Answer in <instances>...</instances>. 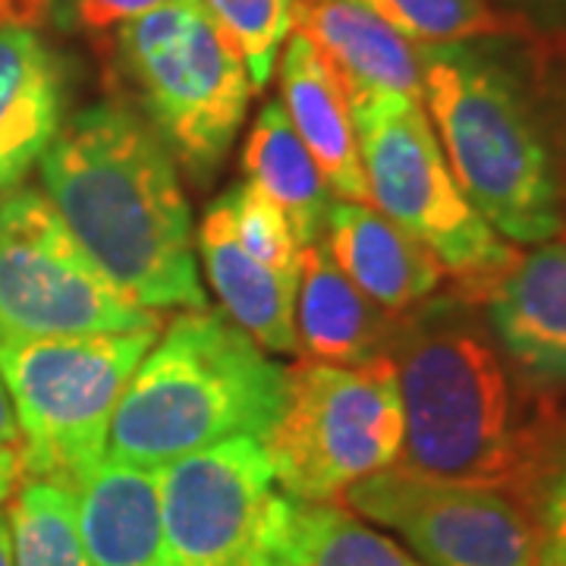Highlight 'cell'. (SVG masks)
Listing matches in <instances>:
<instances>
[{"mask_svg": "<svg viewBox=\"0 0 566 566\" xmlns=\"http://www.w3.org/2000/svg\"><path fill=\"white\" fill-rule=\"evenodd\" d=\"M475 305L431 296L397 318L390 359L403 400L400 460L424 475L497 488L528 506L564 444L551 441Z\"/></svg>", "mask_w": 566, "mask_h": 566, "instance_id": "obj_1", "label": "cell"}, {"mask_svg": "<svg viewBox=\"0 0 566 566\" xmlns=\"http://www.w3.org/2000/svg\"><path fill=\"white\" fill-rule=\"evenodd\" d=\"M48 202L111 281L136 303L208 308L177 161L120 102L82 107L39 161Z\"/></svg>", "mask_w": 566, "mask_h": 566, "instance_id": "obj_2", "label": "cell"}, {"mask_svg": "<svg viewBox=\"0 0 566 566\" xmlns=\"http://www.w3.org/2000/svg\"><path fill=\"white\" fill-rule=\"evenodd\" d=\"M286 368L245 331L192 308L148 346L114 409L107 460L161 469L233 438L264 441L281 412Z\"/></svg>", "mask_w": 566, "mask_h": 566, "instance_id": "obj_3", "label": "cell"}, {"mask_svg": "<svg viewBox=\"0 0 566 566\" xmlns=\"http://www.w3.org/2000/svg\"><path fill=\"white\" fill-rule=\"evenodd\" d=\"M419 61L424 114L465 199L510 243L554 240L560 174L520 80L469 41L422 44Z\"/></svg>", "mask_w": 566, "mask_h": 566, "instance_id": "obj_4", "label": "cell"}, {"mask_svg": "<svg viewBox=\"0 0 566 566\" xmlns=\"http://www.w3.org/2000/svg\"><path fill=\"white\" fill-rule=\"evenodd\" d=\"M145 123L196 182L227 161L252 102L243 54L205 0H167L114 29Z\"/></svg>", "mask_w": 566, "mask_h": 566, "instance_id": "obj_5", "label": "cell"}, {"mask_svg": "<svg viewBox=\"0 0 566 566\" xmlns=\"http://www.w3.org/2000/svg\"><path fill=\"white\" fill-rule=\"evenodd\" d=\"M368 205L441 262L460 296L482 303L516 262V249L475 211L447 164L424 104L381 95L353 111Z\"/></svg>", "mask_w": 566, "mask_h": 566, "instance_id": "obj_6", "label": "cell"}, {"mask_svg": "<svg viewBox=\"0 0 566 566\" xmlns=\"http://www.w3.org/2000/svg\"><path fill=\"white\" fill-rule=\"evenodd\" d=\"M158 327L0 344V375L20 422L22 479L73 491L107 460L114 409Z\"/></svg>", "mask_w": 566, "mask_h": 566, "instance_id": "obj_7", "label": "cell"}, {"mask_svg": "<svg viewBox=\"0 0 566 566\" xmlns=\"http://www.w3.org/2000/svg\"><path fill=\"white\" fill-rule=\"evenodd\" d=\"M274 479L300 504H327L403 453L394 359L286 368L281 412L262 441Z\"/></svg>", "mask_w": 566, "mask_h": 566, "instance_id": "obj_8", "label": "cell"}, {"mask_svg": "<svg viewBox=\"0 0 566 566\" xmlns=\"http://www.w3.org/2000/svg\"><path fill=\"white\" fill-rule=\"evenodd\" d=\"M88 259L39 189L0 199V344L158 327Z\"/></svg>", "mask_w": 566, "mask_h": 566, "instance_id": "obj_9", "label": "cell"}, {"mask_svg": "<svg viewBox=\"0 0 566 566\" xmlns=\"http://www.w3.org/2000/svg\"><path fill=\"white\" fill-rule=\"evenodd\" d=\"M161 566H274L293 510L259 438L205 447L158 469Z\"/></svg>", "mask_w": 566, "mask_h": 566, "instance_id": "obj_10", "label": "cell"}, {"mask_svg": "<svg viewBox=\"0 0 566 566\" xmlns=\"http://www.w3.org/2000/svg\"><path fill=\"white\" fill-rule=\"evenodd\" d=\"M346 506L400 535L428 566H535L528 506L497 488L387 465L344 491Z\"/></svg>", "mask_w": 566, "mask_h": 566, "instance_id": "obj_11", "label": "cell"}, {"mask_svg": "<svg viewBox=\"0 0 566 566\" xmlns=\"http://www.w3.org/2000/svg\"><path fill=\"white\" fill-rule=\"evenodd\" d=\"M485 324L528 387L566 385V243L516 255L485 293Z\"/></svg>", "mask_w": 566, "mask_h": 566, "instance_id": "obj_12", "label": "cell"}, {"mask_svg": "<svg viewBox=\"0 0 566 566\" xmlns=\"http://www.w3.org/2000/svg\"><path fill=\"white\" fill-rule=\"evenodd\" d=\"M296 32L315 44L349 111L381 95L422 102L419 44L403 39L363 0H300Z\"/></svg>", "mask_w": 566, "mask_h": 566, "instance_id": "obj_13", "label": "cell"}, {"mask_svg": "<svg viewBox=\"0 0 566 566\" xmlns=\"http://www.w3.org/2000/svg\"><path fill=\"white\" fill-rule=\"evenodd\" d=\"M322 240L346 277L390 315L431 300L447 277L419 240L368 202H331Z\"/></svg>", "mask_w": 566, "mask_h": 566, "instance_id": "obj_14", "label": "cell"}, {"mask_svg": "<svg viewBox=\"0 0 566 566\" xmlns=\"http://www.w3.org/2000/svg\"><path fill=\"white\" fill-rule=\"evenodd\" d=\"M61 57L32 22H0V199L20 189L63 126Z\"/></svg>", "mask_w": 566, "mask_h": 566, "instance_id": "obj_15", "label": "cell"}, {"mask_svg": "<svg viewBox=\"0 0 566 566\" xmlns=\"http://www.w3.org/2000/svg\"><path fill=\"white\" fill-rule=\"evenodd\" d=\"M293 318L300 349L331 365L385 359L397 331V318L346 277L324 243L303 245Z\"/></svg>", "mask_w": 566, "mask_h": 566, "instance_id": "obj_16", "label": "cell"}, {"mask_svg": "<svg viewBox=\"0 0 566 566\" xmlns=\"http://www.w3.org/2000/svg\"><path fill=\"white\" fill-rule=\"evenodd\" d=\"M277 63L283 111L318 164L324 182L346 202H368L356 123L340 85L318 57L315 44L303 32H293Z\"/></svg>", "mask_w": 566, "mask_h": 566, "instance_id": "obj_17", "label": "cell"}, {"mask_svg": "<svg viewBox=\"0 0 566 566\" xmlns=\"http://www.w3.org/2000/svg\"><path fill=\"white\" fill-rule=\"evenodd\" d=\"M196 243L227 318L271 353H296V283L271 271L237 240L223 196L205 211Z\"/></svg>", "mask_w": 566, "mask_h": 566, "instance_id": "obj_18", "label": "cell"}, {"mask_svg": "<svg viewBox=\"0 0 566 566\" xmlns=\"http://www.w3.org/2000/svg\"><path fill=\"white\" fill-rule=\"evenodd\" d=\"M76 501L88 566H161L158 469L104 460L76 488Z\"/></svg>", "mask_w": 566, "mask_h": 566, "instance_id": "obj_19", "label": "cell"}, {"mask_svg": "<svg viewBox=\"0 0 566 566\" xmlns=\"http://www.w3.org/2000/svg\"><path fill=\"white\" fill-rule=\"evenodd\" d=\"M245 182L262 189L286 214L296 243H322L324 218L331 208V186L315 158L296 136L281 102H268L249 129L243 148Z\"/></svg>", "mask_w": 566, "mask_h": 566, "instance_id": "obj_20", "label": "cell"}, {"mask_svg": "<svg viewBox=\"0 0 566 566\" xmlns=\"http://www.w3.org/2000/svg\"><path fill=\"white\" fill-rule=\"evenodd\" d=\"M274 566H428L344 506L293 501Z\"/></svg>", "mask_w": 566, "mask_h": 566, "instance_id": "obj_21", "label": "cell"}, {"mask_svg": "<svg viewBox=\"0 0 566 566\" xmlns=\"http://www.w3.org/2000/svg\"><path fill=\"white\" fill-rule=\"evenodd\" d=\"M13 566H88L76 491L51 479H22L7 510Z\"/></svg>", "mask_w": 566, "mask_h": 566, "instance_id": "obj_22", "label": "cell"}, {"mask_svg": "<svg viewBox=\"0 0 566 566\" xmlns=\"http://www.w3.org/2000/svg\"><path fill=\"white\" fill-rule=\"evenodd\" d=\"M412 44H465L510 32L488 0H363Z\"/></svg>", "mask_w": 566, "mask_h": 566, "instance_id": "obj_23", "label": "cell"}, {"mask_svg": "<svg viewBox=\"0 0 566 566\" xmlns=\"http://www.w3.org/2000/svg\"><path fill=\"white\" fill-rule=\"evenodd\" d=\"M205 7L240 48L252 88L262 92L274 76L283 44L296 32L300 0H205Z\"/></svg>", "mask_w": 566, "mask_h": 566, "instance_id": "obj_24", "label": "cell"}, {"mask_svg": "<svg viewBox=\"0 0 566 566\" xmlns=\"http://www.w3.org/2000/svg\"><path fill=\"white\" fill-rule=\"evenodd\" d=\"M223 202L230 211L237 240L271 271H277L286 281L300 283L303 245L296 243V233L281 208L252 182H240L237 189L223 192Z\"/></svg>", "mask_w": 566, "mask_h": 566, "instance_id": "obj_25", "label": "cell"}, {"mask_svg": "<svg viewBox=\"0 0 566 566\" xmlns=\"http://www.w3.org/2000/svg\"><path fill=\"white\" fill-rule=\"evenodd\" d=\"M528 513L538 532V554L554 566H566V447L532 491Z\"/></svg>", "mask_w": 566, "mask_h": 566, "instance_id": "obj_26", "label": "cell"}, {"mask_svg": "<svg viewBox=\"0 0 566 566\" xmlns=\"http://www.w3.org/2000/svg\"><path fill=\"white\" fill-rule=\"evenodd\" d=\"M161 3L167 0H41V7H51L63 25L92 32V35L111 32Z\"/></svg>", "mask_w": 566, "mask_h": 566, "instance_id": "obj_27", "label": "cell"}, {"mask_svg": "<svg viewBox=\"0 0 566 566\" xmlns=\"http://www.w3.org/2000/svg\"><path fill=\"white\" fill-rule=\"evenodd\" d=\"M22 482V460L17 447H0V504L13 497Z\"/></svg>", "mask_w": 566, "mask_h": 566, "instance_id": "obj_28", "label": "cell"}, {"mask_svg": "<svg viewBox=\"0 0 566 566\" xmlns=\"http://www.w3.org/2000/svg\"><path fill=\"white\" fill-rule=\"evenodd\" d=\"M0 447L20 450V422H17V409L7 394V385H3V375H0Z\"/></svg>", "mask_w": 566, "mask_h": 566, "instance_id": "obj_29", "label": "cell"}, {"mask_svg": "<svg viewBox=\"0 0 566 566\" xmlns=\"http://www.w3.org/2000/svg\"><path fill=\"white\" fill-rule=\"evenodd\" d=\"M41 7V0H0V22H29V10Z\"/></svg>", "mask_w": 566, "mask_h": 566, "instance_id": "obj_30", "label": "cell"}, {"mask_svg": "<svg viewBox=\"0 0 566 566\" xmlns=\"http://www.w3.org/2000/svg\"><path fill=\"white\" fill-rule=\"evenodd\" d=\"M0 566H13V528L7 510H0Z\"/></svg>", "mask_w": 566, "mask_h": 566, "instance_id": "obj_31", "label": "cell"}, {"mask_svg": "<svg viewBox=\"0 0 566 566\" xmlns=\"http://www.w3.org/2000/svg\"><path fill=\"white\" fill-rule=\"evenodd\" d=\"M535 566H554V564H551L547 557H542V554H538V560H535Z\"/></svg>", "mask_w": 566, "mask_h": 566, "instance_id": "obj_32", "label": "cell"}]
</instances>
